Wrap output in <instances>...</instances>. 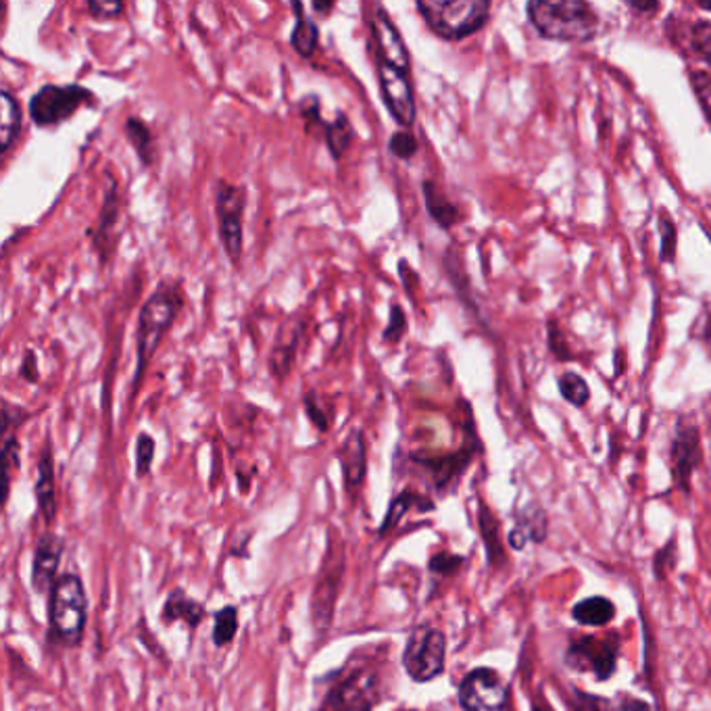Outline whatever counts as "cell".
<instances>
[{
    "mask_svg": "<svg viewBox=\"0 0 711 711\" xmlns=\"http://www.w3.org/2000/svg\"><path fill=\"white\" fill-rule=\"evenodd\" d=\"M215 219L224 253L231 266H240L245 249V209L247 190L228 179L215 182Z\"/></svg>",
    "mask_w": 711,
    "mask_h": 711,
    "instance_id": "cell-6",
    "label": "cell"
},
{
    "mask_svg": "<svg viewBox=\"0 0 711 711\" xmlns=\"http://www.w3.org/2000/svg\"><path fill=\"white\" fill-rule=\"evenodd\" d=\"M65 553V540L54 533H44L38 538L32 564V587L38 595L51 592L59 580V568Z\"/></svg>",
    "mask_w": 711,
    "mask_h": 711,
    "instance_id": "cell-16",
    "label": "cell"
},
{
    "mask_svg": "<svg viewBox=\"0 0 711 711\" xmlns=\"http://www.w3.org/2000/svg\"><path fill=\"white\" fill-rule=\"evenodd\" d=\"M528 13L534 28L552 40L587 42L597 32V16L580 0H536Z\"/></svg>",
    "mask_w": 711,
    "mask_h": 711,
    "instance_id": "cell-3",
    "label": "cell"
},
{
    "mask_svg": "<svg viewBox=\"0 0 711 711\" xmlns=\"http://www.w3.org/2000/svg\"><path fill=\"white\" fill-rule=\"evenodd\" d=\"M384 701L382 676L372 663L344 666L316 711H374Z\"/></svg>",
    "mask_w": 711,
    "mask_h": 711,
    "instance_id": "cell-4",
    "label": "cell"
},
{
    "mask_svg": "<svg viewBox=\"0 0 711 711\" xmlns=\"http://www.w3.org/2000/svg\"><path fill=\"white\" fill-rule=\"evenodd\" d=\"M86 11L92 19H120L125 13L122 0H89Z\"/></svg>",
    "mask_w": 711,
    "mask_h": 711,
    "instance_id": "cell-36",
    "label": "cell"
},
{
    "mask_svg": "<svg viewBox=\"0 0 711 711\" xmlns=\"http://www.w3.org/2000/svg\"><path fill=\"white\" fill-rule=\"evenodd\" d=\"M32 418V413L19 405H11L7 399L2 401V434L18 432L21 424H25Z\"/></svg>",
    "mask_w": 711,
    "mask_h": 711,
    "instance_id": "cell-37",
    "label": "cell"
},
{
    "mask_svg": "<svg viewBox=\"0 0 711 711\" xmlns=\"http://www.w3.org/2000/svg\"><path fill=\"white\" fill-rule=\"evenodd\" d=\"M618 651H620L618 637L611 640L583 637L569 645L566 661L568 666L580 672H592L597 676V680H607L616 672Z\"/></svg>",
    "mask_w": 711,
    "mask_h": 711,
    "instance_id": "cell-13",
    "label": "cell"
},
{
    "mask_svg": "<svg viewBox=\"0 0 711 711\" xmlns=\"http://www.w3.org/2000/svg\"><path fill=\"white\" fill-rule=\"evenodd\" d=\"M622 711H649V705L642 703L639 699H626L622 703Z\"/></svg>",
    "mask_w": 711,
    "mask_h": 711,
    "instance_id": "cell-46",
    "label": "cell"
},
{
    "mask_svg": "<svg viewBox=\"0 0 711 711\" xmlns=\"http://www.w3.org/2000/svg\"><path fill=\"white\" fill-rule=\"evenodd\" d=\"M375 75H378V86H380L384 107L389 109L392 120L401 125V130H410L418 117V105H415L410 73L399 72L387 63L375 61Z\"/></svg>",
    "mask_w": 711,
    "mask_h": 711,
    "instance_id": "cell-11",
    "label": "cell"
},
{
    "mask_svg": "<svg viewBox=\"0 0 711 711\" xmlns=\"http://www.w3.org/2000/svg\"><path fill=\"white\" fill-rule=\"evenodd\" d=\"M534 711H545L543 708H538V705H534Z\"/></svg>",
    "mask_w": 711,
    "mask_h": 711,
    "instance_id": "cell-48",
    "label": "cell"
},
{
    "mask_svg": "<svg viewBox=\"0 0 711 711\" xmlns=\"http://www.w3.org/2000/svg\"><path fill=\"white\" fill-rule=\"evenodd\" d=\"M463 566L462 555H451V553H439L430 559V569L439 576H451Z\"/></svg>",
    "mask_w": 711,
    "mask_h": 711,
    "instance_id": "cell-39",
    "label": "cell"
},
{
    "mask_svg": "<svg viewBox=\"0 0 711 711\" xmlns=\"http://www.w3.org/2000/svg\"><path fill=\"white\" fill-rule=\"evenodd\" d=\"M311 9L320 16V18H328L332 11H334V2L332 0H328V2H321V0H316L313 4H311Z\"/></svg>",
    "mask_w": 711,
    "mask_h": 711,
    "instance_id": "cell-45",
    "label": "cell"
},
{
    "mask_svg": "<svg viewBox=\"0 0 711 711\" xmlns=\"http://www.w3.org/2000/svg\"><path fill=\"white\" fill-rule=\"evenodd\" d=\"M89 626V595L78 574H61L49 592V640L75 649Z\"/></svg>",
    "mask_w": 711,
    "mask_h": 711,
    "instance_id": "cell-2",
    "label": "cell"
},
{
    "mask_svg": "<svg viewBox=\"0 0 711 711\" xmlns=\"http://www.w3.org/2000/svg\"><path fill=\"white\" fill-rule=\"evenodd\" d=\"M155 453H157L155 439L151 434H146V432H141L136 436V446H134V455H136L134 470H136L138 478H146L151 474L153 462H155Z\"/></svg>",
    "mask_w": 711,
    "mask_h": 711,
    "instance_id": "cell-30",
    "label": "cell"
},
{
    "mask_svg": "<svg viewBox=\"0 0 711 711\" xmlns=\"http://www.w3.org/2000/svg\"><path fill=\"white\" fill-rule=\"evenodd\" d=\"M699 7H701V9H708V11H711V0H699Z\"/></svg>",
    "mask_w": 711,
    "mask_h": 711,
    "instance_id": "cell-47",
    "label": "cell"
},
{
    "mask_svg": "<svg viewBox=\"0 0 711 711\" xmlns=\"http://www.w3.org/2000/svg\"><path fill=\"white\" fill-rule=\"evenodd\" d=\"M574 710L576 711H614L604 697L574 691Z\"/></svg>",
    "mask_w": 711,
    "mask_h": 711,
    "instance_id": "cell-40",
    "label": "cell"
},
{
    "mask_svg": "<svg viewBox=\"0 0 711 711\" xmlns=\"http://www.w3.org/2000/svg\"><path fill=\"white\" fill-rule=\"evenodd\" d=\"M207 618V607L198 604L186 590L174 588L165 604L161 607V622L172 626V624L184 622L190 630L198 628L203 620Z\"/></svg>",
    "mask_w": 711,
    "mask_h": 711,
    "instance_id": "cell-18",
    "label": "cell"
},
{
    "mask_svg": "<svg viewBox=\"0 0 711 711\" xmlns=\"http://www.w3.org/2000/svg\"><path fill=\"white\" fill-rule=\"evenodd\" d=\"M105 178H107V186H105V193H103L99 219H96V226L89 230L92 247L99 255L101 266H107L109 261L113 259V255H115V247H117V240H120L117 224H120V214H122L120 184L109 172L105 174Z\"/></svg>",
    "mask_w": 711,
    "mask_h": 711,
    "instance_id": "cell-14",
    "label": "cell"
},
{
    "mask_svg": "<svg viewBox=\"0 0 711 711\" xmlns=\"http://www.w3.org/2000/svg\"><path fill=\"white\" fill-rule=\"evenodd\" d=\"M124 134L144 167H153L157 163L159 151H157V138L148 124L138 115H130L125 120Z\"/></svg>",
    "mask_w": 711,
    "mask_h": 711,
    "instance_id": "cell-19",
    "label": "cell"
},
{
    "mask_svg": "<svg viewBox=\"0 0 711 711\" xmlns=\"http://www.w3.org/2000/svg\"><path fill=\"white\" fill-rule=\"evenodd\" d=\"M238 635V607L236 605H224L215 614L214 630L212 640L215 647H228L231 640Z\"/></svg>",
    "mask_w": 711,
    "mask_h": 711,
    "instance_id": "cell-28",
    "label": "cell"
},
{
    "mask_svg": "<svg viewBox=\"0 0 711 711\" xmlns=\"http://www.w3.org/2000/svg\"><path fill=\"white\" fill-rule=\"evenodd\" d=\"M559 391L564 394V399L576 405V408H583L590 396V391H588L587 382L576 374H564L559 378Z\"/></svg>",
    "mask_w": 711,
    "mask_h": 711,
    "instance_id": "cell-32",
    "label": "cell"
},
{
    "mask_svg": "<svg viewBox=\"0 0 711 711\" xmlns=\"http://www.w3.org/2000/svg\"><path fill=\"white\" fill-rule=\"evenodd\" d=\"M297 21L290 34V47L295 49V53L301 54L302 59H311L318 47H320V28L313 19L305 13V4L302 2H290Z\"/></svg>",
    "mask_w": 711,
    "mask_h": 711,
    "instance_id": "cell-20",
    "label": "cell"
},
{
    "mask_svg": "<svg viewBox=\"0 0 711 711\" xmlns=\"http://www.w3.org/2000/svg\"><path fill=\"white\" fill-rule=\"evenodd\" d=\"M415 503H420V498L415 497L410 491H405V493H401L399 497L392 498L389 514L384 517V522H382L378 534H380V536H387V534L392 533V530L399 526V522L408 516V512H410Z\"/></svg>",
    "mask_w": 711,
    "mask_h": 711,
    "instance_id": "cell-31",
    "label": "cell"
},
{
    "mask_svg": "<svg viewBox=\"0 0 711 711\" xmlns=\"http://www.w3.org/2000/svg\"><path fill=\"white\" fill-rule=\"evenodd\" d=\"M299 332H295V337L290 338L288 342H280L274 347V351L269 353V372L276 380H285L290 374L292 365H295V357H297V349H299Z\"/></svg>",
    "mask_w": 711,
    "mask_h": 711,
    "instance_id": "cell-27",
    "label": "cell"
},
{
    "mask_svg": "<svg viewBox=\"0 0 711 711\" xmlns=\"http://www.w3.org/2000/svg\"><path fill=\"white\" fill-rule=\"evenodd\" d=\"M661 228H663V257L668 259L672 255V238H674V228L668 219L661 221Z\"/></svg>",
    "mask_w": 711,
    "mask_h": 711,
    "instance_id": "cell-44",
    "label": "cell"
},
{
    "mask_svg": "<svg viewBox=\"0 0 711 711\" xmlns=\"http://www.w3.org/2000/svg\"><path fill=\"white\" fill-rule=\"evenodd\" d=\"M571 616L576 622L585 626H607L616 616V607L605 597H590L574 605Z\"/></svg>",
    "mask_w": 711,
    "mask_h": 711,
    "instance_id": "cell-25",
    "label": "cell"
},
{
    "mask_svg": "<svg viewBox=\"0 0 711 711\" xmlns=\"http://www.w3.org/2000/svg\"><path fill=\"white\" fill-rule=\"evenodd\" d=\"M401 663L405 674L418 684L436 680L446 668L445 632L430 624L415 626L405 642Z\"/></svg>",
    "mask_w": 711,
    "mask_h": 711,
    "instance_id": "cell-8",
    "label": "cell"
},
{
    "mask_svg": "<svg viewBox=\"0 0 711 711\" xmlns=\"http://www.w3.org/2000/svg\"><path fill=\"white\" fill-rule=\"evenodd\" d=\"M96 105V94L80 84H44L32 94L28 111L38 127H54L70 122L80 109H94Z\"/></svg>",
    "mask_w": 711,
    "mask_h": 711,
    "instance_id": "cell-7",
    "label": "cell"
},
{
    "mask_svg": "<svg viewBox=\"0 0 711 711\" xmlns=\"http://www.w3.org/2000/svg\"><path fill=\"white\" fill-rule=\"evenodd\" d=\"M338 462L342 470L344 491L351 501H356L368 474V443L361 427H353L347 434L344 443L338 449Z\"/></svg>",
    "mask_w": 711,
    "mask_h": 711,
    "instance_id": "cell-15",
    "label": "cell"
},
{
    "mask_svg": "<svg viewBox=\"0 0 711 711\" xmlns=\"http://www.w3.org/2000/svg\"><path fill=\"white\" fill-rule=\"evenodd\" d=\"M408 334V316L405 309L399 302H391V311H389V323L382 332V340L387 344H396L401 342L403 337Z\"/></svg>",
    "mask_w": 711,
    "mask_h": 711,
    "instance_id": "cell-33",
    "label": "cell"
},
{
    "mask_svg": "<svg viewBox=\"0 0 711 711\" xmlns=\"http://www.w3.org/2000/svg\"><path fill=\"white\" fill-rule=\"evenodd\" d=\"M302 408H305V413H307L309 422L318 427L320 432H328V430H330L332 418L328 415V411L323 410V403H321L318 392H305V396H302Z\"/></svg>",
    "mask_w": 711,
    "mask_h": 711,
    "instance_id": "cell-34",
    "label": "cell"
},
{
    "mask_svg": "<svg viewBox=\"0 0 711 711\" xmlns=\"http://www.w3.org/2000/svg\"><path fill=\"white\" fill-rule=\"evenodd\" d=\"M457 699L463 711H507L509 687L495 670L476 668L463 678Z\"/></svg>",
    "mask_w": 711,
    "mask_h": 711,
    "instance_id": "cell-10",
    "label": "cell"
},
{
    "mask_svg": "<svg viewBox=\"0 0 711 711\" xmlns=\"http://www.w3.org/2000/svg\"><path fill=\"white\" fill-rule=\"evenodd\" d=\"M422 193H424V200H426V209L430 217L441 226V228H451L460 221V212L453 203L446 200V196L443 195V190L434 184L426 179L422 184Z\"/></svg>",
    "mask_w": 711,
    "mask_h": 711,
    "instance_id": "cell-24",
    "label": "cell"
},
{
    "mask_svg": "<svg viewBox=\"0 0 711 711\" xmlns=\"http://www.w3.org/2000/svg\"><path fill=\"white\" fill-rule=\"evenodd\" d=\"M699 460H701V449H699L697 432L680 430L674 441V472L678 481L687 484Z\"/></svg>",
    "mask_w": 711,
    "mask_h": 711,
    "instance_id": "cell-22",
    "label": "cell"
},
{
    "mask_svg": "<svg viewBox=\"0 0 711 711\" xmlns=\"http://www.w3.org/2000/svg\"><path fill=\"white\" fill-rule=\"evenodd\" d=\"M353 136H356L353 124L347 117V113H342V111H338L334 122H326L323 125L326 146L330 151V157L334 161H340L347 155L349 146L353 143Z\"/></svg>",
    "mask_w": 711,
    "mask_h": 711,
    "instance_id": "cell-23",
    "label": "cell"
},
{
    "mask_svg": "<svg viewBox=\"0 0 711 711\" xmlns=\"http://www.w3.org/2000/svg\"><path fill=\"white\" fill-rule=\"evenodd\" d=\"M418 13L443 40H463L484 28L491 4L484 0H418Z\"/></svg>",
    "mask_w": 711,
    "mask_h": 711,
    "instance_id": "cell-5",
    "label": "cell"
},
{
    "mask_svg": "<svg viewBox=\"0 0 711 711\" xmlns=\"http://www.w3.org/2000/svg\"><path fill=\"white\" fill-rule=\"evenodd\" d=\"M389 151L396 159L410 161L418 153V138L410 130H396L389 138Z\"/></svg>",
    "mask_w": 711,
    "mask_h": 711,
    "instance_id": "cell-35",
    "label": "cell"
},
{
    "mask_svg": "<svg viewBox=\"0 0 711 711\" xmlns=\"http://www.w3.org/2000/svg\"><path fill=\"white\" fill-rule=\"evenodd\" d=\"M19 375L32 384H37L40 380V370H38V357L32 349L25 351V356L21 359V370H19Z\"/></svg>",
    "mask_w": 711,
    "mask_h": 711,
    "instance_id": "cell-41",
    "label": "cell"
},
{
    "mask_svg": "<svg viewBox=\"0 0 711 711\" xmlns=\"http://www.w3.org/2000/svg\"><path fill=\"white\" fill-rule=\"evenodd\" d=\"M37 503L38 512L47 526H53L56 517V478H54L53 441L47 436L38 460Z\"/></svg>",
    "mask_w": 711,
    "mask_h": 711,
    "instance_id": "cell-17",
    "label": "cell"
},
{
    "mask_svg": "<svg viewBox=\"0 0 711 711\" xmlns=\"http://www.w3.org/2000/svg\"><path fill=\"white\" fill-rule=\"evenodd\" d=\"M478 526H481L482 538L486 545V555L488 561L493 566H501L505 561V552L501 545V536H498V522L497 517L488 512L486 505H482L481 514H478Z\"/></svg>",
    "mask_w": 711,
    "mask_h": 711,
    "instance_id": "cell-26",
    "label": "cell"
},
{
    "mask_svg": "<svg viewBox=\"0 0 711 711\" xmlns=\"http://www.w3.org/2000/svg\"><path fill=\"white\" fill-rule=\"evenodd\" d=\"M182 307L184 295L179 282H161L144 301L136 321V374L132 380L134 392L143 384L146 368L157 353L165 334L172 330L174 321L178 320Z\"/></svg>",
    "mask_w": 711,
    "mask_h": 711,
    "instance_id": "cell-1",
    "label": "cell"
},
{
    "mask_svg": "<svg viewBox=\"0 0 711 711\" xmlns=\"http://www.w3.org/2000/svg\"><path fill=\"white\" fill-rule=\"evenodd\" d=\"M694 47L697 51L705 54L711 61V25L710 23H701L697 30H694Z\"/></svg>",
    "mask_w": 711,
    "mask_h": 711,
    "instance_id": "cell-43",
    "label": "cell"
},
{
    "mask_svg": "<svg viewBox=\"0 0 711 711\" xmlns=\"http://www.w3.org/2000/svg\"><path fill=\"white\" fill-rule=\"evenodd\" d=\"M299 111H301V117L307 124V130H311L313 125H320L323 127L326 125V120L321 115V99L316 96V94H307L302 96L301 103H299Z\"/></svg>",
    "mask_w": 711,
    "mask_h": 711,
    "instance_id": "cell-38",
    "label": "cell"
},
{
    "mask_svg": "<svg viewBox=\"0 0 711 711\" xmlns=\"http://www.w3.org/2000/svg\"><path fill=\"white\" fill-rule=\"evenodd\" d=\"M368 28L372 34L375 61L387 63L399 72L410 73L411 56L408 44L382 4H374V11L368 16Z\"/></svg>",
    "mask_w": 711,
    "mask_h": 711,
    "instance_id": "cell-12",
    "label": "cell"
},
{
    "mask_svg": "<svg viewBox=\"0 0 711 711\" xmlns=\"http://www.w3.org/2000/svg\"><path fill=\"white\" fill-rule=\"evenodd\" d=\"M344 571H347V553H344V545L342 540L337 538L328 543V552L323 555L320 571H318V580H316V588L311 595V622L313 628L323 635L330 630L332 620H334V611H337L338 595H340V587L344 580Z\"/></svg>",
    "mask_w": 711,
    "mask_h": 711,
    "instance_id": "cell-9",
    "label": "cell"
},
{
    "mask_svg": "<svg viewBox=\"0 0 711 711\" xmlns=\"http://www.w3.org/2000/svg\"><path fill=\"white\" fill-rule=\"evenodd\" d=\"M0 153L7 155L11 146L18 143L23 113L18 99L9 90L0 92Z\"/></svg>",
    "mask_w": 711,
    "mask_h": 711,
    "instance_id": "cell-21",
    "label": "cell"
},
{
    "mask_svg": "<svg viewBox=\"0 0 711 711\" xmlns=\"http://www.w3.org/2000/svg\"><path fill=\"white\" fill-rule=\"evenodd\" d=\"M16 472H19V441L18 432L4 434L2 443V476H4V503L11 493V482Z\"/></svg>",
    "mask_w": 711,
    "mask_h": 711,
    "instance_id": "cell-29",
    "label": "cell"
},
{
    "mask_svg": "<svg viewBox=\"0 0 711 711\" xmlns=\"http://www.w3.org/2000/svg\"><path fill=\"white\" fill-rule=\"evenodd\" d=\"M693 80L697 94L701 99V105L711 115V78L710 75H703V73H694Z\"/></svg>",
    "mask_w": 711,
    "mask_h": 711,
    "instance_id": "cell-42",
    "label": "cell"
}]
</instances>
